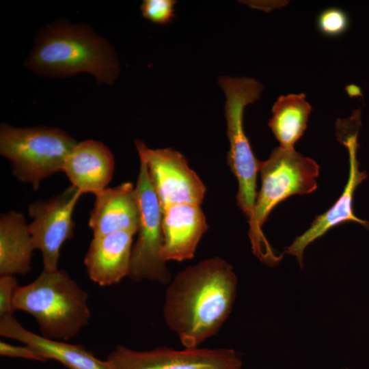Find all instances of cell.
Here are the masks:
<instances>
[{"label": "cell", "mask_w": 369, "mask_h": 369, "mask_svg": "<svg viewBox=\"0 0 369 369\" xmlns=\"http://www.w3.org/2000/svg\"><path fill=\"white\" fill-rule=\"evenodd\" d=\"M238 279L233 267L215 256L187 266L168 284L164 320L186 348L216 335L235 301Z\"/></svg>", "instance_id": "obj_1"}, {"label": "cell", "mask_w": 369, "mask_h": 369, "mask_svg": "<svg viewBox=\"0 0 369 369\" xmlns=\"http://www.w3.org/2000/svg\"><path fill=\"white\" fill-rule=\"evenodd\" d=\"M25 66L42 76L87 72L98 83L107 85L113 83L120 70L117 57L106 40L87 25L63 20L40 31Z\"/></svg>", "instance_id": "obj_2"}, {"label": "cell", "mask_w": 369, "mask_h": 369, "mask_svg": "<svg viewBox=\"0 0 369 369\" xmlns=\"http://www.w3.org/2000/svg\"><path fill=\"white\" fill-rule=\"evenodd\" d=\"M87 301V292L65 270H43L33 282L18 287L14 307L33 317L43 337L66 342L89 324Z\"/></svg>", "instance_id": "obj_3"}, {"label": "cell", "mask_w": 369, "mask_h": 369, "mask_svg": "<svg viewBox=\"0 0 369 369\" xmlns=\"http://www.w3.org/2000/svg\"><path fill=\"white\" fill-rule=\"evenodd\" d=\"M77 143L59 128L0 126L1 154L10 161L14 176L35 191L42 180L64 172L66 158Z\"/></svg>", "instance_id": "obj_4"}, {"label": "cell", "mask_w": 369, "mask_h": 369, "mask_svg": "<svg viewBox=\"0 0 369 369\" xmlns=\"http://www.w3.org/2000/svg\"><path fill=\"white\" fill-rule=\"evenodd\" d=\"M261 188L255 206V219L261 232L270 213L281 202L294 195L311 193L317 189L319 166L312 159L281 147L259 161Z\"/></svg>", "instance_id": "obj_5"}, {"label": "cell", "mask_w": 369, "mask_h": 369, "mask_svg": "<svg viewBox=\"0 0 369 369\" xmlns=\"http://www.w3.org/2000/svg\"><path fill=\"white\" fill-rule=\"evenodd\" d=\"M135 190L140 220L138 236L132 248L128 277L135 282L148 280L168 284L171 274L161 257L163 211L147 166L141 161Z\"/></svg>", "instance_id": "obj_6"}, {"label": "cell", "mask_w": 369, "mask_h": 369, "mask_svg": "<svg viewBox=\"0 0 369 369\" xmlns=\"http://www.w3.org/2000/svg\"><path fill=\"white\" fill-rule=\"evenodd\" d=\"M247 105V99L240 94L231 95L226 99L225 116L230 143L227 161L238 180L236 202L248 220L250 242L257 245L262 243L266 237L263 232L258 230L255 219L260 161L255 157L243 129V111Z\"/></svg>", "instance_id": "obj_7"}, {"label": "cell", "mask_w": 369, "mask_h": 369, "mask_svg": "<svg viewBox=\"0 0 369 369\" xmlns=\"http://www.w3.org/2000/svg\"><path fill=\"white\" fill-rule=\"evenodd\" d=\"M135 144L140 161L147 166L163 212L176 204L201 205L206 187L184 155L170 148H149L140 139Z\"/></svg>", "instance_id": "obj_8"}, {"label": "cell", "mask_w": 369, "mask_h": 369, "mask_svg": "<svg viewBox=\"0 0 369 369\" xmlns=\"http://www.w3.org/2000/svg\"><path fill=\"white\" fill-rule=\"evenodd\" d=\"M83 193L71 185L53 197L39 200L29 206V214L33 219L28 224L35 249L42 255L43 270H58L60 249L74 235L72 214Z\"/></svg>", "instance_id": "obj_9"}, {"label": "cell", "mask_w": 369, "mask_h": 369, "mask_svg": "<svg viewBox=\"0 0 369 369\" xmlns=\"http://www.w3.org/2000/svg\"><path fill=\"white\" fill-rule=\"evenodd\" d=\"M111 369H241L242 360L230 348L159 347L135 351L118 345L107 357Z\"/></svg>", "instance_id": "obj_10"}, {"label": "cell", "mask_w": 369, "mask_h": 369, "mask_svg": "<svg viewBox=\"0 0 369 369\" xmlns=\"http://www.w3.org/2000/svg\"><path fill=\"white\" fill-rule=\"evenodd\" d=\"M358 133L340 135L338 140L348 150L349 159L348 178L344 191L334 204L325 213L317 216L310 227L297 236L292 243L285 248L284 253L297 258L303 267V251L313 241L325 235L332 228L346 222L357 223L369 229V222L357 217L353 209L355 191L359 184L368 178L366 172L360 171L357 158Z\"/></svg>", "instance_id": "obj_11"}, {"label": "cell", "mask_w": 369, "mask_h": 369, "mask_svg": "<svg viewBox=\"0 0 369 369\" xmlns=\"http://www.w3.org/2000/svg\"><path fill=\"white\" fill-rule=\"evenodd\" d=\"M140 210L135 187L131 182L107 187L96 195L90 212L89 226L94 237L126 231L135 234Z\"/></svg>", "instance_id": "obj_12"}, {"label": "cell", "mask_w": 369, "mask_h": 369, "mask_svg": "<svg viewBox=\"0 0 369 369\" xmlns=\"http://www.w3.org/2000/svg\"><path fill=\"white\" fill-rule=\"evenodd\" d=\"M207 229L200 205L181 204L167 208L163 212V260L181 262L191 259Z\"/></svg>", "instance_id": "obj_13"}, {"label": "cell", "mask_w": 369, "mask_h": 369, "mask_svg": "<svg viewBox=\"0 0 369 369\" xmlns=\"http://www.w3.org/2000/svg\"><path fill=\"white\" fill-rule=\"evenodd\" d=\"M133 235L120 231L93 238L84 258L92 281L109 286L129 276Z\"/></svg>", "instance_id": "obj_14"}, {"label": "cell", "mask_w": 369, "mask_h": 369, "mask_svg": "<svg viewBox=\"0 0 369 369\" xmlns=\"http://www.w3.org/2000/svg\"><path fill=\"white\" fill-rule=\"evenodd\" d=\"M0 335L29 346L47 360L57 361L68 369H111L107 359L97 358L84 346L35 333L24 327L13 315L0 316Z\"/></svg>", "instance_id": "obj_15"}, {"label": "cell", "mask_w": 369, "mask_h": 369, "mask_svg": "<svg viewBox=\"0 0 369 369\" xmlns=\"http://www.w3.org/2000/svg\"><path fill=\"white\" fill-rule=\"evenodd\" d=\"M114 157L104 144L89 139L79 142L66 158L64 172L82 193L95 195L105 189L112 179Z\"/></svg>", "instance_id": "obj_16"}, {"label": "cell", "mask_w": 369, "mask_h": 369, "mask_svg": "<svg viewBox=\"0 0 369 369\" xmlns=\"http://www.w3.org/2000/svg\"><path fill=\"white\" fill-rule=\"evenodd\" d=\"M34 247L23 213L11 210L0 217V275H26L31 271Z\"/></svg>", "instance_id": "obj_17"}, {"label": "cell", "mask_w": 369, "mask_h": 369, "mask_svg": "<svg viewBox=\"0 0 369 369\" xmlns=\"http://www.w3.org/2000/svg\"><path fill=\"white\" fill-rule=\"evenodd\" d=\"M305 97L304 94L281 96L272 107L268 125L284 149L294 150L307 128L312 107Z\"/></svg>", "instance_id": "obj_18"}, {"label": "cell", "mask_w": 369, "mask_h": 369, "mask_svg": "<svg viewBox=\"0 0 369 369\" xmlns=\"http://www.w3.org/2000/svg\"><path fill=\"white\" fill-rule=\"evenodd\" d=\"M349 25L346 13L338 8L324 10L318 16L317 27L319 31L327 36H338L344 33Z\"/></svg>", "instance_id": "obj_19"}, {"label": "cell", "mask_w": 369, "mask_h": 369, "mask_svg": "<svg viewBox=\"0 0 369 369\" xmlns=\"http://www.w3.org/2000/svg\"><path fill=\"white\" fill-rule=\"evenodd\" d=\"M176 3L173 0H144L141 5V14L153 23L165 25L174 18Z\"/></svg>", "instance_id": "obj_20"}, {"label": "cell", "mask_w": 369, "mask_h": 369, "mask_svg": "<svg viewBox=\"0 0 369 369\" xmlns=\"http://www.w3.org/2000/svg\"><path fill=\"white\" fill-rule=\"evenodd\" d=\"M18 286L14 275L0 277V316H12L16 311L14 307V298Z\"/></svg>", "instance_id": "obj_21"}, {"label": "cell", "mask_w": 369, "mask_h": 369, "mask_svg": "<svg viewBox=\"0 0 369 369\" xmlns=\"http://www.w3.org/2000/svg\"><path fill=\"white\" fill-rule=\"evenodd\" d=\"M0 355L3 357L23 358L38 361H48L41 354L29 346H16L0 342Z\"/></svg>", "instance_id": "obj_22"}]
</instances>
